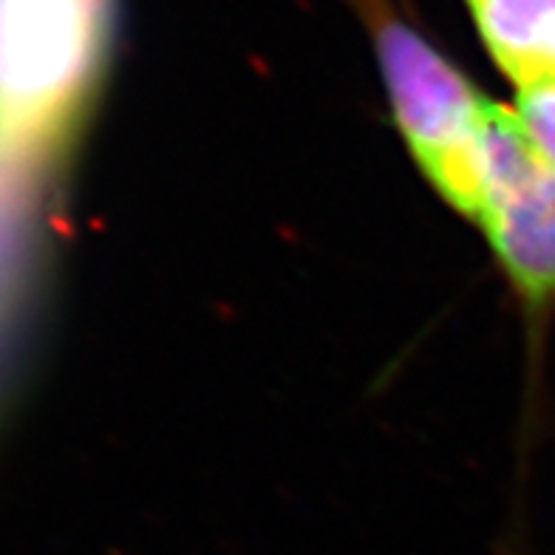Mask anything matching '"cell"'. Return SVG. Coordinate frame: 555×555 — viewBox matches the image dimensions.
<instances>
[{
  "mask_svg": "<svg viewBox=\"0 0 555 555\" xmlns=\"http://www.w3.org/2000/svg\"><path fill=\"white\" fill-rule=\"evenodd\" d=\"M380 60L397 119L425 176L456 210L479 219V131L488 100L400 23L380 29Z\"/></svg>",
  "mask_w": 555,
  "mask_h": 555,
  "instance_id": "obj_1",
  "label": "cell"
},
{
  "mask_svg": "<svg viewBox=\"0 0 555 555\" xmlns=\"http://www.w3.org/2000/svg\"><path fill=\"white\" fill-rule=\"evenodd\" d=\"M108 0H0V117L57 122L103 57Z\"/></svg>",
  "mask_w": 555,
  "mask_h": 555,
  "instance_id": "obj_2",
  "label": "cell"
},
{
  "mask_svg": "<svg viewBox=\"0 0 555 555\" xmlns=\"http://www.w3.org/2000/svg\"><path fill=\"white\" fill-rule=\"evenodd\" d=\"M479 221L499 261L525 295L544 307L555 300V168L544 156L485 198Z\"/></svg>",
  "mask_w": 555,
  "mask_h": 555,
  "instance_id": "obj_3",
  "label": "cell"
},
{
  "mask_svg": "<svg viewBox=\"0 0 555 555\" xmlns=\"http://www.w3.org/2000/svg\"><path fill=\"white\" fill-rule=\"evenodd\" d=\"M485 43L521 91L555 82V0H470Z\"/></svg>",
  "mask_w": 555,
  "mask_h": 555,
  "instance_id": "obj_4",
  "label": "cell"
},
{
  "mask_svg": "<svg viewBox=\"0 0 555 555\" xmlns=\"http://www.w3.org/2000/svg\"><path fill=\"white\" fill-rule=\"evenodd\" d=\"M519 117L539 154L555 168V82L521 91Z\"/></svg>",
  "mask_w": 555,
  "mask_h": 555,
  "instance_id": "obj_5",
  "label": "cell"
}]
</instances>
